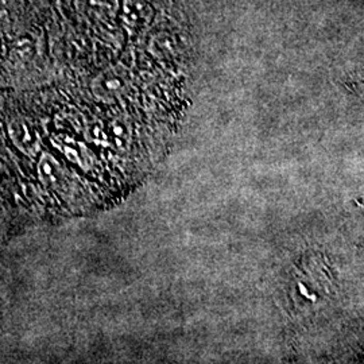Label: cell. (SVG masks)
I'll list each match as a JSON object with an SVG mask.
<instances>
[{
	"instance_id": "cell-1",
	"label": "cell",
	"mask_w": 364,
	"mask_h": 364,
	"mask_svg": "<svg viewBox=\"0 0 364 364\" xmlns=\"http://www.w3.org/2000/svg\"><path fill=\"white\" fill-rule=\"evenodd\" d=\"M130 88V75L126 68L112 65L105 68L92 80V95L103 103H112L123 97Z\"/></svg>"
},
{
	"instance_id": "cell-2",
	"label": "cell",
	"mask_w": 364,
	"mask_h": 364,
	"mask_svg": "<svg viewBox=\"0 0 364 364\" xmlns=\"http://www.w3.org/2000/svg\"><path fill=\"white\" fill-rule=\"evenodd\" d=\"M77 13L92 21H108L117 15V0H76Z\"/></svg>"
},
{
	"instance_id": "cell-3",
	"label": "cell",
	"mask_w": 364,
	"mask_h": 364,
	"mask_svg": "<svg viewBox=\"0 0 364 364\" xmlns=\"http://www.w3.org/2000/svg\"><path fill=\"white\" fill-rule=\"evenodd\" d=\"M147 4L142 3L141 0H126L123 19L127 26L139 27L144 25L147 21Z\"/></svg>"
},
{
	"instance_id": "cell-4",
	"label": "cell",
	"mask_w": 364,
	"mask_h": 364,
	"mask_svg": "<svg viewBox=\"0 0 364 364\" xmlns=\"http://www.w3.org/2000/svg\"><path fill=\"white\" fill-rule=\"evenodd\" d=\"M174 39L170 37V34L161 33L151 39L150 49L154 53L156 57H168L174 52Z\"/></svg>"
}]
</instances>
